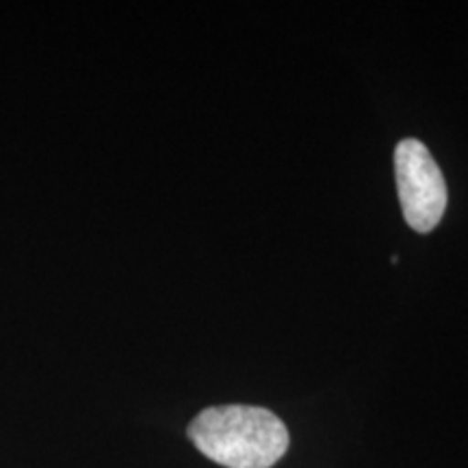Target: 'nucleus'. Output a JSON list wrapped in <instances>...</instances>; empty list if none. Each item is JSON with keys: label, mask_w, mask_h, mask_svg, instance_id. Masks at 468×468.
I'll list each match as a JSON object with an SVG mask.
<instances>
[{"label": "nucleus", "mask_w": 468, "mask_h": 468, "mask_svg": "<svg viewBox=\"0 0 468 468\" xmlns=\"http://www.w3.org/2000/svg\"><path fill=\"white\" fill-rule=\"evenodd\" d=\"M200 453L226 468H271L289 449V431L271 410L256 406L207 408L189 425Z\"/></svg>", "instance_id": "1"}, {"label": "nucleus", "mask_w": 468, "mask_h": 468, "mask_svg": "<svg viewBox=\"0 0 468 468\" xmlns=\"http://www.w3.org/2000/svg\"><path fill=\"white\" fill-rule=\"evenodd\" d=\"M397 191L403 218L420 234L431 232L447 210V183L444 176L419 139H403L395 150Z\"/></svg>", "instance_id": "2"}]
</instances>
